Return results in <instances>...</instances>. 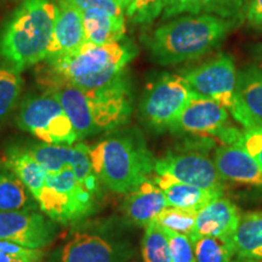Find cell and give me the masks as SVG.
<instances>
[{"label":"cell","mask_w":262,"mask_h":262,"mask_svg":"<svg viewBox=\"0 0 262 262\" xmlns=\"http://www.w3.org/2000/svg\"><path fill=\"white\" fill-rule=\"evenodd\" d=\"M40 85L60 101L79 140L119 129L133 114V89L126 72L113 83L93 90L57 81Z\"/></svg>","instance_id":"1"},{"label":"cell","mask_w":262,"mask_h":262,"mask_svg":"<svg viewBox=\"0 0 262 262\" xmlns=\"http://www.w3.org/2000/svg\"><path fill=\"white\" fill-rule=\"evenodd\" d=\"M237 25L234 19L214 15H185L158 26L142 41L156 63L179 64L214 50Z\"/></svg>","instance_id":"2"},{"label":"cell","mask_w":262,"mask_h":262,"mask_svg":"<svg viewBox=\"0 0 262 262\" xmlns=\"http://www.w3.org/2000/svg\"><path fill=\"white\" fill-rule=\"evenodd\" d=\"M136 55L135 45L125 39L103 45L86 41L71 54L44 61L39 83L57 81L83 90L98 89L125 73Z\"/></svg>","instance_id":"3"},{"label":"cell","mask_w":262,"mask_h":262,"mask_svg":"<svg viewBox=\"0 0 262 262\" xmlns=\"http://www.w3.org/2000/svg\"><path fill=\"white\" fill-rule=\"evenodd\" d=\"M94 171L108 189L126 194L149 179L156 160L142 133L136 127H119L90 147Z\"/></svg>","instance_id":"4"},{"label":"cell","mask_w":262,"mask_h":262,"mask_svg":"<svg viewBox=\"0 0 262 262\" xmlns=\"http://www.w3.org/2000/svg\"><path fill=\"white\" fill-rule=\"evenodd\" d=\"M54 22L51 0H22L0 27V58L18 72L44 62Z\"/></svg>","instance_id":"5"},{"label":"cell","mask_w":262,"mask_h":262,"mask_svg":"<svg viewBox=\"0 0 262 262\" xmlns=\"http://www.w3.org/2000/svg\"><path fill=\"white\" fill-rule=\"evenodd\" d=\"M136 248L116 221L79 225L50 256V262H131Z\"/></svg>","instance_id":"6"},{"label":"cell","mask_w":262,"mask_h":262,"mask_svg":"<svg viewBox=\"0 0 262 262\" xmlns=\"http://www.w3.org/2000/svg\"><path fill=\"white\" fill-rule=\"evenodd\" d=\"M35 201L42 214L62 226L81 224L97 210V196L80 185L70 165L58 172H47Z\"/></svg>","instance_id":"7"},{"label":"cell","mask_w":262,"mask_h":262,"mask_svg":"<svg viewBox=\"0 0 262 262\" xmlns=\"http://www.w3.org/2000/svg\"><path fill=\"white\" fill-rule=\"evenodd\" d=\"M196 95L181 74L160 73L146 85L141 97V120L153 133L169 131Z\"/></svg>","instance_id":"8"},{"label":"cell","mask_w":262,"mask_h":262,"mask_svg":"<svg viewBox=\"0 0 262 262\" xmlns=\"http://www.w3.org/2000/svg\"><path fill=\"white\" fill-rule=\"evenodd\" d=\"M16 124L44 143L73 146L79 141L60 101L47 91L19 103Z\"/></svg>","instance_id":"9"},{"label":"cell","mask_w":262,"mask_h":262,"mask_svg":"<svg viewBox=\"0 0 262 262\" xmlns=\"http://www.w3.org/2000/svg\"><path fill=\"white\" fill-rule=\"evenodd\" d=\"M204 146L173 150L156 160V175H166L187 185L224 192L222 179Z\"/></svg>","instance_id":"10"},{"label":"cell","mask_w":262,"mask_h":262,"mask_svg":"<svg viewBox=\"0 0 262 262\" xmlns=\"http://www.w3.org/2000/svg\"><path fill=\"white\" fill-rule=\"evenodd\" d=\"M181 75L194 93L215 100L227 110L233 106L238 72L229 55H217L198 67L183 71Z\"/></svg>","instance_id":"11"},{"label":"cell","mask_w":262,"mask_h":262,"mask_svg":"<svg viewBox=\"0 0 262 262\" xmlns=\"http://www.w3.org/2000/svg\"><path fill=\"white\" fill-rule=\"evenodd\" d=\"M58 226L40 211L0 212V241L28 249H44L55 241Z\"/></svg>","instance_id":"12"},{"label":"cell","mask_w":262,"mask_h":262,"mask_svg":"<svg viewBox=\"0 0 262 262\" xmlns=\"http://www.w3.org/2000/svg\"><path fill=\"white\" fill-rule=\"evenodd\" d=\"M227 124V108L215 100L196 95L183 108L169 131L175 135L217 137Z\"/></svg>","instance_id":"13"},{"label":"cell","mask_w":262,"mask_h":262,"mask_svg":"<svg viewBox=\"0 0 262 262\" xmlns=\"http://www.w3.org/2000/svg\"><path fill=\"white\" fill-rule=\"evenodd\" d=\"M55 22L47 60L71 54L86 42L81 10L67 0H54Z\"/></svg>","instance_id":"14"},{"label":"cell","mask_w":262,"mask_h":262,"mask_svg":"<svg viewBox=\"0 0 262 262\" xmlns=\"http://www.w3.org/2000/svg\"><path fill=\"white\" fill-rule=\"evenodd\" d=\"M231 113L245 129L262 127V68L248 67L238 72Z\"/></svg>","instance_id":"15"},{"label":"cell","mask_w":262,"mask_h":262,"mask_svg":"<svg viewBox=\"0 0 262 262\" xmlns=\"http://www.w3.org/2000/svg\"><path fill=\"white\" fill-rule=\"evenodd\" d=\"M214 164L222 180L262 189V169L242 146L224 145L216 148Z\"/></svg>","instance_id":"16"},{"label":"cell","mask_w":262,"mask_h":262,"mask_svg":"<svg viewBox=\"0 0 262 262\" xmlns=\"http://www.w3.org/2000/svg\"><path fill=\"white\" fill-rule=\"evenodd\" d=\"M242 214L229 199L216 198L196 212L195 227L191 241L199 237H229L237 232Z\"/></svg>","instance_id":"17"},{"label":"cell","mask_w":262,"mask_h":262,"mask_svg":"<svg viewBox=\"0 0 262 262\" xmlns=\"http://www.w3.org/2000/svg\"><path fill=\"white\" fill-rule=\"evenodd\" d=\"M166 206L168 204L163 191L149 178L126 193L123 202V214L127 224L146 227Z\"/></svg>","instance_id":"18"},{"label":"cell","mask_w":262,"mask_h":262,"mask_svg":"<svg viewBox=\"0 0 262 262\" xmlns=\"http://www.w3.org/2000/svg\"><path fill=\"white\" fill-rule=\"evenodd\" d=\"M248 0H168L163 18L182 14L214 15L239 22L245 16Z\"/></svg>","instance_id":"19"},{"label":"cell","mask_w":262,"mask_h":262,"mask_svg":"<svg viewBox=\"0 0 262 262\" xmlns=\"http://www.w3.org/2000/svg\"><path fill=\"white\" fill-rule=\"evenodd\" d=\"M152 179L163 191L166 204L173 208L199 211L211 201L220 198L224 194V192L221 191L187 185L166 175H155V178Z\"/></svg>","instance_id":"20"},{"label":"cell","mask_w":262,"mask_h":262,"mask_svg":"<svg viewBox=\"0 0 262 262\" xmlns=\"http://www.w3.org/2000/svg\"><path fill=\"white\" fill-rule=\"evenodd\" d=\"M83 14L86 41L103 45L125 39V17H118L103 10H85Z\"/></svg>","instance_id":"21"},{"label":"cell","mask_w":262,"mask_h":262,"mask_svg":"<svg viewBox=\"0 0 262 262\" xmlns=\"http://www.w3.org/2000/svg\"><path fill=\"white\" fill-rule=\"evenodd\" d=\"M3 164L11 170L24 182L33 196L37 199L39 193L44 187L47 171L29 155L26 147H11L6 150Z\"/></svg>","instance_id":"22"},{"label":"cell","mask_w":262,"mask_h":262,"mask_svg":"<svg viewBox=\"0 0 262 262\" xmlns=\"http://www.w3.org/2000/svg\"><path fill=\"white\" fill-rule=\"evenodd\" d=\"M235 257L251 258L262 262V211L242 215L233 235Z\"/></svg>","instance_id":"23"},{"label":"cell","mask_w":262,"mask_h":262,"mask_svg":"<svg viewBox=\"0 0 262 262\" xmlns=\"http://www.w3.org/2000/svg\"><path fill=\"white\" fill-rule=\"evenodd\" d=\"M38 203L24 182L0 164V212L37 210Z\"/></svg>","instance_id":"24"},{"label":"cell","mask_w":262,"mask_h":262,"mask_svg":"<svg viewBox=\"0 0 262 262\" xmlns=\"http://www.w3.org/2000/svg\"><path fill=\"white\" fill-rule=\"evenodd\" d=\"M24 89L21 72L11 67H0V127L17 108Z\"/></svg>","instance_id":"25"},{"label":"cell","mask_w":262,"mask_h":262,"mask_svg":"<svg viewBox=\"0 0 262 262\" xmlns=\"http://www.w3.org/2000/svg\"><path fill=\"white\" fill-rule=\"evenodd\" d=\"M27 152L34 158L49 173L58 172L72 162L74 153V145H50L37 143L26 147Z\"/></svg>","instance_id":"26"},{"label":"cell","mask_w":262,"mask_h":262,"mask_svg":"<svg viewBox=\"0 0 262 262\" xmlns=\"http://www.w3.org/2000/svg\"><path fill=\"white\" fill-rule=\"evenodd\" d=\"M196 262H232L235 251L233 237H199L192 242Z\"/></svg>","instance_id":"27"},{"label":"cell","mask_w":262,"mask_h":262,"mask_svg":"<svg viewBox=\"0 0 262 262\" xmlns=\"http://www.w3.org/2000/svg\"><path fill=\"white\" fill-rule=\"evenodd\" d=\"M141 254L143 262H172L168 237L156 222L152 221L145 227V234L141 242Z\"/></svg>","instance_id":"28"},{"label":"cell","mask_w":262,"mask_h":262,"mask_svg":"<svg viewBox=\"0 0 262 262\" xmlns=\"http://www.w3.org/2000/svg\"><path fill=\"white\" fill-rule=\"evenodd\" d=\"M70 166L80 185L98 198L101 195V182L94 171L90 157V146L85 145L83 142H77V145H74L73 158H72Z\"/></svg>","instance_id":"29"},{"label":"cell","mask_w":262,"mask_h":262,"mask_svg":"<svg viewBox=\"0 0 262 262\" xmlns=\"http://www.w3.org/2000/svg\"><path fill=\"white\" fill-rule=\"evenodd\" d=\"M196 212L198 211L166 206L153 222L165 231L187 235L191 239L195 227Z\"/></svg>","instance_id":"30"},{"label":"cell","mask_w":262,"mask_h":262,"mask_svg":"<svg viewBox=\"0 0 262 262\" xmlns=\"http://www.w3.org/2000/svg\"><path fill=\"white\" fill-rule=\"evenodd\" d=\"M168 0H131L126 16L134 24H149L165 9Z\"/></svg>","instance_id":"31"},{"label":"cell","mask_w":262,"mask_h":262,"mask_svg":"<svg viewBox=\"0 0 262 262\" xmlns=\"http://www.w3.org/2000/svg\"><path fill=\"white\" fill-rule=\"evenodd\" d=\"M42 249H28L0 241V262H40Z\"/></svg>","instance_id":"32"},{"label":"cell","mask_w":262,"mask_h":262,"mask_svg":"<svg viewBox=\"0 0 262 262\" xmlns=\"http://www.w3.org/2000/svg\"><path fill=\"white\" fill-rule=\"evenodd\" d=\"M169 242L170 255L172 262H196L194 255V247L192 241L187 235L173 233V232L165 231Z\"/></svg>","instance_id":"33"},{"label":"cell","mask_w":262,"mask_h":262,"mask_svg":"<svg viewBox=\"0 0 262 262\" xmlns=\"http://www.w3.org/2000/svg\"><path fill=\"white\" fill-rule=\"evenodd\" d=\"M67 2L72 3L78 9H80L81 11L97 9L110 12V14L118 16V17H125L124 16L125 10L116 0H67Z\"/></svg>","instance_id":"34"},{"label":"cell","mask_w":262,"mask_h":262,"mask_svg":"<svg viewBox=\"0 0 262 262\" xmlns=\"http://www.w3.org/2000/svg\"><path fill=\"white\" fill-rule=\"evenodd\" d=\"M241 146L254 157L262 169V127H253L243 131Z\"/></svg>","instance_id":"35"},{"label":"cell","mask_w":262,"mask_h":262,"mask_svg":"<svg viewBox=\"0 0 262 262\" xmlns=\"http://www.w3.org/2000/svg\"><path fill=\"white\" fill-rule=\"evenodd\" d=\"M245 18L251 28L262 32V0H248Z\"/></svg>","instance_id":"36"},{"label":"cell","mask_w":262,"mask_h":262,"mask_svg":"<svg viewBox=\"0 0 262 262\" xmlns=\"http://www.w3.org/2000/svg\"><path fill=\"white\" fill-rule=\"evenodd\" d=\"M253 57L254 60L260 64V67L262 68V42L260 44H256L253 47Z\"/></svg>","instance_id":"37"},{"label":"cell","mask_w":262,"mask_h":262,"mask_svg":"<svg viewBox=\"0 0 262 262\" xmlns=\"http://www.w3.org/2000/svg\"><path fill=\"white\" fill-rule=\"evenodd\" d=\"M232 262H260L256 260H251V258H244V257H235Z\"/></svg>","instance_id":"38"},{"label":"cell","mask_w":262,"mask_h":262,"mask_svg":"<svg viewBox=\"0 0 262 262\" xmlns=\"http://www.w3.org/2000/svg\"><path fill=\"white\" fill-rule=\"evenodd\" d=\"M130 3H131V0H120V4L123 5V8L125 9V11H126V9H127V6L130 5Z\"/></svg>","instance_id":"39"}]
</instances>
